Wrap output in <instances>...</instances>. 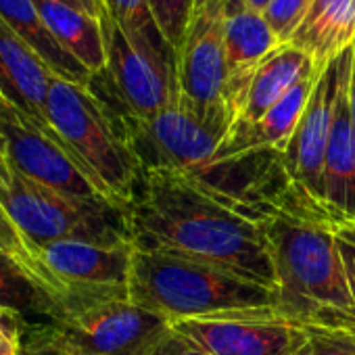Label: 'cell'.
Here are the masks:
<instances>
[{
    "label": "cell",
    "mask_w": 355,
    "mask_h": 355,
    "mask_svg": "<svg viewBox=\"0 0 355 355\" xmlns=\"http://www.w3.org/2000/svg\"><path fill=\"white\" fill-rule=\"evenodd\" d=\"M128 222L138 251L228 270L276 291L270 247L259 224L216 201L180 173L142 171Z\"/></svg>",
    "instance_id": "obj_1"
},
{
    "label": "cell",
    "mask_w": 355,
    "mask_h": 355,
    "mask_svg": "<svg viewBox=\"0 0 355 355\" xmlns=\"http://www.w3.org/2000/svg\"><path fill=\"white\" fill-rule=\"evenodd\" d=\"M276 276L278 313L311 324L322 309L353 307L334 241V218L295 182L270 197L255 220Z\"/></svg>",
    "instance_id": "obj_2"
},
{
    "label": "cell",
    "mask_w": 355,
    "mask_h": 355,
    "mask_svg": "<svg viewBox=\"0 0 355 355\" xmlns=\"http://www.w3.org/2000/svg\"><path fill=\"white\" fill-rule=\"evenodd\" d=\"M128 299L171 326L187 320L278 313L276 291L259 282L199 261L138 249L132 255Z\"/></svg>",
    "instance_id": "obj_3"
},
{
    "label": "cell",
    "mask_w": 355,
    "mask_h": 355,
    "mask_svg": "<svg viewBox=\"0 0 355 355\" xmlns=\"http://www.w3.org/2000/svg\"><path fill=\"white\" fill-rule=\"evenodd\" d=\"M0 209L34 253L55 241L132 245L128 211L109 201H80L24 175L0 140ZM36 257V255H34Z\"/></svg>",
    "instance_id": "obj_4"
},
{
    "label": "cell",
    "mask_w": 355,
    "mask_h": 355,
    "mask_svg": "<svg viewBox=\"0 0 355 355\" xmlns=\"http://www.w3.org/2000/svg\"><path fill=\"white\" fill-rule=\"evenodd\" d=\"M46 119L96 191L128 211L140 167L98 98L86 86L53 78Z\"/></svg>",
    "instance_id": "obj_5"
},
{
    "label": "cell",
    "mask_w": 355,
    "mask_h": 355,
    "mask_svg": "<svg viewBox=\"0 0 355 355\" xmlns=\"http://www.w3.org/2000/svg\"><path fill=\"white\" fill-rule=\"evenodd\" d=\"M169 330L167 320L119 299L28 326L21 355H144Z\"/></svg>",
    "instance_id": "obj_6"
},
{
    "label": "cell",
    "mask_w": 355,
    "mask_h": 355,
    "mask_svg": "<svg viewBox=\"0 0 355 355\" xmlns=\"http://www.w3.org/2000/svg\"><path fill=\"white\" fill-rule=\"evenodd\" d=\"M61 318L109 301L128 299L134 245L55 241L34 251Z\"/></svg>",
    "instance_id": "obj_7"
},
{
    "label": "cell",
    "mask_w": 355,
    "mask_h": 355,
    "mask_svg": "<svg viewBox=\"0 0 355 355\" xmlns=\"http://www.w3.org/2000/svg\"><path fill=\"white\" fill-rule=\"evenodd\" d=\"M226 0H197L184 42L178 51L180 101L203 121L232 130L236 113L228 101Z\"/></svg>",
    "instance_id": "obj_8"
},
{
    "label": "cell",
    "mask_w": 355,
    "mask_h": 355,
    "mask_svg": "<svg viewBox=\"0 0 355 355\" xmlns=\"http://www.w3.org/2000/svg\"><path fill=\"white\" fill-rule=\"evenodd\" d=\"M0 140L11 163L32 180L80 201H107L53 130L0 98Z\"/></svg>",
    "instance_id": "obj_9"
},
{
    "label": "cell",
    "mask_w": 355,
    "mask_h": 355,
    "mask_svg": "<svg viewBox=\"0 0 355 355\" xmlns=\"http://www.w3.org/2000/svg\"><path fill=\"white\" fill-rule=\"evenodd\" d=\"M211 355H303L309 326L280 313L187 320L171 326Z\"/></svg>",
    "instance_id": "obj_10"
},
{
    "label": "cell",
    "mask_w": 355,
    "mask_h": 355,
    "mask_svg": "<svg viewBox=\"0 0 355 355\" xmlns=\"http://www.w3.org/2000/svg\"><path fill=\"white\" fill-rule=\"evenodd\" d=\"M353 57V46L343 51L328 67H324L315 80L305 111L297 123L295 134L280 150L284 169L291 180L305 191L311 199L324 205V155L332 128L336 96L343 80V71Z\"/></svg>",
    "instance_id": "obj_11"
},
{
    "label": "cell",
    "mask_w": 355,
    "mask_h": 355,
    "mask_svg": "<svg viewBox=\"0 0 355 355\" xmlns=\"http://www.w3.org/2000/svg\"><path fill=\"white\" fill-rule=\"evenodd\" d=\"M101 28L107 51L105 69L132 115L150 119L175 105L180 98L175 67L138 51L107 13L101 17Z\"/></svg>",
    "instance_id": "obj_12"
},
{
    "label": "cell",
    "mask_w": 355,
    "mask_h": 355,
    "mask_svg": "<svg viewBox=\"0 0 355 355\" xmlns=\"http://www.w3.org/2000/svg\"><path fill=\"white\" fill-rule=\"evenodd\" d=\"M224 40L228 63V101L239 117L255 71L284 44H280L263 13L251 11L245 5H226Z\"/></svg>",
    "instance_id": "obj_13"
},
{
    "label": "cell",
    "mask_w": 355,
    "mask_h": 355,
    "mask_svg": "<svg viewBox=\"0 0 355 355\" xmlns=\"http://www.w3.org/2000/svg\"><path fill=\"white\" fill-rule=\"evenodd\" d=\"M53 78L46 63L0 19V98L34 123L51 130L46 103Z\"/></svg>",
    "instance_id": "obj_14"
},
{
    "label": "cell",
    "mask_w": 355,
    "mask_h": 355,
    "mask_svg": "<svg viewBox=\"0 0 355 355\" xmlns=\"http://www.w3.org/2000/svg\"><path fill=\"white\" fill-rule=\"evenodd\" d=\"M351 69L353 57L343 71L324 155V207L336 222H355V132L349 113Z\"/></svg>",
    "instance_id": "obj_15"
},
{
    "label": "cell",
    "mask_w": 355,
    "mask_h": 355,
    "mask_svg": "<svg viewBox=\"0 0 355 355\" xmlns=\"http://www.w3.org/2000/svg\"><path fill=\"white\" fill-rule=\"evenodd\" d=\"M318 76L320 71L301 80L255 123L243 130H232L228 138L222 142V146L218 148L214 161L234 159V157L251 155L257 150H270V148L280 153L297 130V123L305 111V105L311 96Z\"/></svg>",
    "instance_id": "obj_16"
},
{
    "label": "cell",
    "mask_w": 355,
    "mask_h": 355,
    "mask_svg": "<svg viewBox=\"0 0 355 355\" xmlns=\"http://www.w3.org/2000/svg\"><path fill=\"white\" fill-rule=\"evenodd\" d=\"M313 73H318L313 59L305 51H301L293 44L280 46L255 71V76L249 84L243 109H241L232 130H243V128L255 123L257 119H261L286 92H291L301 80H305Z\"/></svg>",
    "instance_id": "obj_17"
},
{
    "label": "cell",
    "mask_w": 355,
    "mask_h": 355,
    "mask_svg": "<svg viewBox=\"0 0 355 355\" xmlns=\"http://www.w3.org/2000/svg\"><path fill=\"white\" fill-rule=\"evenodd\" d=\"M0 19L46 63L57 78L88 86L92 73L55 40L34 0H0Z\"/></svg>",
    "instance_id": "obj_18"
},
{
    "label": "cell",
    "mask_w": 355,
    "mask_h": 355,
    "mask_svg": "<svg viewBox=\"0 0 355 355\" xmlns=\"http://www.w3.org/2000/svg\"><path fill=\"white\" fill-rule=\"evenodd\" d=\"M34 5L55 40L90 73L107 67V51L98 17L55 0H34Z\"/></svg>",
    "instance_id": "obj_19"
},
{
    "label": "cell",
    "mask_w": 355,
    "mask_h": 355,
    "mask_svg": "<svg viewBox=\"0 0 355 355\" xmlns=\"http://www.w3.org/2000/svg\"><path fill=\"white\" fill-rule=\"evenodd\" d=\"M0 309L21 315L28 326L61 320L57 299L15 255L5 249H0Z\"/></svg>",
    "instance_id": "obj_20"
},
{
    "label": "cell",
    "mask_w": 355,
    "mask_h": 355,
    "mask_svg": "<svg viewBox=\"0 0 355 355\" xmlns=\"http://www.w3.org/2000/svg\"><path fill=\"white\" fill-rule=\"evenodd\" d=\"M355 42V0H338L313 26L293 36L288 44L305 51L315 71L328 67Z\"/></svg>",
    "instance_id": "obj_21"
},
{
    "label": "cell",
    "mask_w": 355,
    "mask_h": 355,
    "mask_svg": "<svg viewBox=\"0 0 355 355\" xmlns=\"http://www.w3.org/2000/svg\"><path fill=\"white\" fill-rule=\"evenodd\" d=\"M103 7L138 51L178 71V55L163 38L148 0H103Z\"/></svg>",
    "instance_id": "obj_22"
},
{
    "label": "cell",
    "mask_w": 355,
    "mask_h": 355,
    "mask_svg": "<svg viewBox=\"0 0 355 355\" xmlns=\"http://www.w3.org/2000/svg\"><path fill=\"white\" fill-rule=\"evenodd\" d=\"M195 3L197 0H148L153 17L163 38L175 51V55L184 42L189 24L193 19Z\"/></svg>",
    "instance_id": "obj_23"
},
{
    "label": "cell",
    "mask_w": 355,
    "mask_h": 355,
    "mask_svg": "<svg viewBox=\"0 0 355 355\" xmlns=\"http://www.w3.org/2000/svg\"><path fill=\"white\" fill-rule=\"evenodd\" d=\"M313 0H272L266 7L263 17L278 36L280 44H288L301 24L305 21Z\"/></svg>",
    "instance_id": "obj_24"
},
{
    "label": "cell",
    "mask_w": 355,
    "mask_h": 355,
    "mask_svg": "<svg viewBox=\"0 0 355 355\" xmlns=\"http://www.w3.org/2000/svg\"><path fill=\"white\" fill-rule=\"evenodd\" d=\"M303 355H355V334L347 330L309 326V345Z\"/></svg>",
    "instance_id": "obj_25"
},
{
    "label": "cell",
    "mask_w": 355,
    "mask_h": 355,
    "mask_svg": "<svg viewBox=\"0 0 355 355\" xmlns=\"http://www.w3.org/2000/svg\"><path fill=\"white\" fill-rule=\"evenodd\" d=\"M334 241L340 255L351 303L355 307V222H334Z\"/></svg>",
    "instance_id": "obj_26"
},
{
    "label": "cell",
    "mask_w": 355,
    "mask_h": 355,
    "mask_svg": "<svg viewBox=\"0 0 355 355\" xmlns=\"http://www.w3.org/2000/svg\"><path fill=\"white\" fill-rule=\"evenodd\" d=\"M0 249H5V251H9L11 255H15L42 284H44V278H42V274H40V268H38V261H36V257H34V253L28 249V245L24 243V239L15 232V230H11V228H7V226H3L0 224ZM46 286V284H44ZM46 291H49V286H46ZM51 293V291H49Z\"/></svg>",
    "instance_id": "obj_27"
},
{
    "label": "cell",
    "mask_w": 355,
    "mask_h": 355,
    "mask_svg": "<svg viewBox=\"0 0 355 355\" xmlns=\"http://www.w3.org/2000/svg\"><path fill=\"white\" fill-rule=\"evenodd\" d=\"M144 355H211L180 332H175L173 328Z\"/></svg>",
    "instance_id": "obj_28"
},
{
    "label": "cell",
    "mask_w": 355,
    "mask_h": 355,
    "mask_svg": "<svg viewBox=\"0 0 355 355\" xmlns=\"http://www.w3.org/2000/svg\"><path fill=\"white\" fill-rule=\"evenodd\" d=\"M309 326H322L332 330H347L355 334V307L347 309H322Z\"/></svg>",
    "instance_id": "obj_29"
},
{
    "label": "cell",
    "mask_w": 355,
    "mask_h": 355,
    "mask_svg": "<svg viewBox=\"0 0 355 355\" xmlns=\"http://www.w3.org/2000/svg\"><path fill=\"white\" fill-rule=\"evenodd\" d=\"M28 330V322L7 309H0V345H7V343H17L21 345L24 334Z\"/></svg>",
    "instance_id": "obj_30"
},
{
    "label": "cell",
    "mask_w": 355,
    "mask_h": 355,
    "mask_svg": "<svg viewBox=\"0 0 355 355\" xmlns=\"http://www.w3.org/2000/svg\"><path fill=\"white\" fill-rule=\"evenodd\" d=\"M338 3V0H313L311 3V9H309V13H307V17H305V21L301 24V28L297 30V34L299 32H303V30H307L309 26H313L330 7H334Z\"/></svg>",
    "instance_id": "obj_31"
},
{
    "label": "cell",
    "mask_w": 355,
    "mask_h": 355,
    "mask_svg": "<svg viewBox=\"0 0 355 355\" xmlns=\"http://www.w3.org/2000/svg\"><path fill=\"white\" fill-rule=\"evenodd\" d=\"M349 113H351V125L355 132V42H353V69L349 80Z\"/></svg>",
    "instance_id": "obj_32"
},
{
    "label": "cell",
    "mask_w": 355,
    "mask_h": 355,
    "mask_svg": "<svg viewBox=\"0 0 355 355\" xmlns=\"http://www.w3.org/2000/svg\"><path fill=\"white\" fill-rule=\"evenodd\" d=\"M270 3L272 0H226V5H245L247 9L257 11V13H263Z\"/></svg>",
    "instance_id": "obj_33"
},
{
    "label": "cell",
    "mask_w": 355,
    "mask_h": 355,
    "mask_svg": "<svg viewBox=\"0 0 355 355\" xmlns=\"http://www.w3.org/2000/svg\"><path fill=\"white\" fill-rule=\"evenodd\" d=\"M55 3H63V5H69V7L82 9V11H86V13H90V15H94V17H96V13H94V9H92V5L88 3V0H55Z\"/></svg>",
    "instance_id": "obj_34"
},
{
    "label": "cell",
    "mask_w": 355,
    "mask_h": 355,
    "mask_svg": "<svg viewBox=\"0 0 355 355\" xmlns=\"http://www.w3.org/2000/svg\"><path fill=\"white\" fill-rule=\"evenodd\" d=\"M0 355H21V345H17V343L0 345Z\"/></svg>",
    "instance_id": "obj_35"
},
{
    "label": "cell",
    "mask_w": 355,
    "mask_h": 355,
    "mask_svg": "<svg viewBox=\"0 0 355 355\" xmlns=\"http://www.w3.org/2000/svg\"><path fill=\"white\" fill-rule=\"evenodd\" d=\"M88 3L92 5V9H94V13H96V17L101 19L107 11H105V7H103V0H88Z\"/></svg>",
    "instance_id": "obj_36"
},
{
    "label": "cell",
    "mask_w": 355,
    "mask_h": 355,
    "mask_svg": "<svg viewBox=\"0 0 355 355\" xmlns=\"http://www.w3.org/2000/svg\"><path fill=\"white\" fill-rule=\"evenodd\" d=\"M0 224L7 226V228H11V230H15V228H13V224L9 222V218L5 216V211H3V209H0ZM15 232H17V230H15Z\"/></svg>",
    "instance_id": "obj_37"
}]
</instances>
